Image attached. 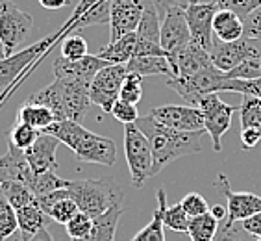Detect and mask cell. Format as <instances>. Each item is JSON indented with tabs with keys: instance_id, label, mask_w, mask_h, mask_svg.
I'll list each match as a JSON object with an SVG mask.
<instances>
[{
	"instance_id": "obj_1",
	"label": "cell",
	"mask_w": 261,
	"mask_h": 241,
	"mask_svg": "<svg viewBox=\"0 0 261 241\" xmlns=\"http://www.w3.org/2000/svg\"><path fill=\"white\" fill-rule=\"evenodd\" d=\"M150 143L152 158H154V175L165 169L169 163L180 160L184 156L202 152V137L206 130L198 132H180L160 125L150 115L139 117L136 123Z\"/></svg>"
},
{
	"instance_id": "obj_2",
	"label": "cell",
	"mask_w": 261,
	"mask_h": 241,
	"mask_svg": "<svg viewBox=\"0 0 261 241\" xmlns=\"http://www.w3.org/2000/svg\"><path fill=\"white\" fill-rule=\"evenodd\" d=\"M45 134L67 145L82 163L113 167L117 163V145L110 137L87 130L78 120H54Z\"/></svg>"
},
{
	"instance_id": "obj_3",
	"label": "cell",
	"mask_w": 261,
	"mask_h": 241,
	"mask_svg": "<svg viewBox=\"0 0 261 241\" xmlns=\"http://www.w3.org/2000/svg\"><path fill=\"white\" fill-rule=\"evenodd\" d=\"M89 84L56 78L45 89L28 97L32 102L50 108L56 120H78L80 123L89 111Z\"/></svg>"
},
{
	"instance_id": "obj_4",
	"label": "cell",
	"mask_w": 261,
	"mask_h": 241,
	"mask_svg": "<svg viewBox=\"0 0 261 241\" xmlns=\"http://www.w3.org/2000/svg\"><path fill=\"white\" fill-rule=\"evenodd\" d=\"M69 195L78 204L82 213L91 219L102 215L113 204L122 202V189L117 184L102 178H86V180H69Z\"/></svg>"
},
{
	"instance_id": "obj_5",
	"label": "cell",
	"mask_w": 261,
	"mask_h": 241,
	"mask_svg": "<svg viewBox=\"0 0 261 241\" xmlns=\"http://www.w3.org/2000/svg\"><path fill=\"white\" fill-rule=\"evenodd\" d=\"M228 80L230 78H228L226 73H222L215 65H211L207 69L200 70V73H196V75L169 78L167 86L174 89L189 106H198V102L206 95L226 91Z\"/></svg>"
},
{
	"instance_id": "obj_6",
	"label": "cell",
	"mask_w": 261,
	"mask_h": 241,
	"mask_svg": "<svg viewBox=\"0 0 261 241\" xmlns=\"http://www.w3.org/2000/svg\"><path fill=\"white\" fill-rule=\"evenodd\" d=\"M124 154L132 176V186L141 189L154 176V158L150 143L136 123L124 125Z\"/></svg>"
},
{
	"instance_id": "obj_7",
	"label": "cell",
	"mask_w": 261,
	"mask_h": 241,
	"mask_svg": "<svg viewBox=\"0 0 261 241\" xmlns=\"http://www.w3.org/2000/svg\"><path fill=\"white\" fill-rule=\"evenodd\" d=\"M34 19L13 2V0H0V41L4 45L8 56L15 52L30 35Z\"/></svg>"
},
{
	"instance_id": "obj_8",
	"label": "cell",
	"mask_w": 261,
	"mask_h": 241,
	"mask_svg": "<svg viewBox=\"0 0 261 241\" xmlns=\"http://www.w3.org/2000/svg\"><path fill=\"white\" fill-rule=\"evenodd\" d=\"M198 108L202 110V115H204V130L210 136L213 151L221 152L222 149L221 137L230 130L236 108L222 101L217 93H211V95L204 97L198 102Z\"/></svg>"
},
{
	"instance_id": "obj_9",
	"label": "cell",
	"mask_w": 261,
	"mask_h": 241,
	"mask_svg": "<svg viewBox=\"0 0 261 241\" xmlns=\"http://www.w3.org/2000/svg\"><path fill=\"white\" fill-rule=\"evenodd\" d=\"M211 61L222 73H230L243 61L261 58V41L252 39L243 35L241 39L231 41V43H222L219 39H213V46L210 51Z\"/></svg>"
},
{
	"instance_id": "obj_10",
	"label": "cell",
	"mask_w": 261,
	"mask_h": 241,
	"mask_svg": "<svg viewBox=\"0 0 261 241\" xmlns=\"http://www.w3.org/2000/svg\"><path fill=\"white\" fill-rule=\"evenodd\" d=\"M128 75L126 65H108L98 70L91 82L89 99L91 104L102 108V111L111 113V108L121 99V89Z\"/></svg>"
},
{
	"instance_id": "obj_11",
	"label": "cell",
	"mask_w": 261,
	"mask_h": 241,
	"mask_svg": "<svg viewBox=\"0 0 261 241\" xmlns=\"http://www.w3.org/2000/svg\"><path fill=\"white\" fill-rule=\"evenodd\" d=\"M161 49L167 52V60H172L178 52L191 43V32L187 25L186 8H169L161 15Z\"/></svg>"
},
{
	"instance_id": "obj_12",
	"label": "cell",
	"mask_w": 261,
	"mask_h": 241,
	"mask_svg": "<svg viewBox=\"0 0 261 241\" xmlns=\"http://www.w3.org/2000/svg\"><path fill=\"white\" fill-rule=\"evenodd\" d=\"M215 189L219 193L226 197L228 206L226 211L228 215L224 221L228 225H236V223H241L248 217L256 215L261 211V197L254 195V193H246V191H231L230 180L224 173H219L215 180Z\"/></svg>"
},
{
	"instance_id": "obj_13",
	"label": "cell",
	"mask_w": 261,
	"mask_h": 241,
	"mask_svg": "<svg viewBox=\"0 0 261 241\" xmlns=\"http://www.w3.org/2000/svg\"><path fill=\"white\" fill-rule=\"evenodd\" d=\"M58 37H60V34H54L50 37H46V39L37 41V43H34V45L24 49V51L13 52L11 56L0 60V89H6L8 86H11L13 80L19 78L28 69V65H32L37 58H41L43 54L50 51L52 43Z\"/></svg>"
},
{
	"instance_id": "obj_14",
	"label": "cell",
	"mask_w": 261,
	"mask_h": 241,
	"mask_svg": "<svg viewBox=\"0 0 261 241\" xmlns=\"http://www.w3.org/2000/svg\"><path fill=\"white\" fill-rule=\"evenodd\" d=\"M148 115L160 125L180 132H198L204 130V115L198 106H178L165 104L152 108Z\"/></svg>"
},
{
	"instance_id": "obj_15",
	"label": "cell",
	"mask_w": 261,
	"mask_h": 241,
	"mask_svg": "<svg viewBox=\"0 0 261 241\" xmlns=\"http://www.w3.org/2000/svg\"><path fill=\"white\" fill-rule=\"evenodd\" d=\"M217 11H219V8L210 0H200V2L189 4L186 8L191 41L196 45H200L202 49H206V51H211L213 39H215V35H213V19H215Z\"/></svg>"
},
{
	"instance_id": "obj_16",
	"label": "cell",
	"mask_w": 261,
	"mask_h": 241,
	"mask_svg": "<svg viewBox=\"0 0 261 241\" xmlns=\"http://www.w3.org/2000/svg\"><path fill=\"white\" fill-rule=\"evenodd\" d=\"M148 0H111L110 43L137 30Z\"/></svg>"
},
{
	"instance_id": "obj_17",
	"label": "cell",
	"mask_w": 261,
	"mask_h": 241,
	"mask_svg": "<svg viewBox=\"0 0 261 241\" xmlns=\"http://www.w3.org/2000/svg\"><path fill=\"white\" fill-rule=\"evenodd\" d=\"M137 46L136 56H165L167 52L161 49V15L158 11L156 4L148 0L141 17V22L137 26Z\"/></svg>"
},
{
	"instance_id": "obj_18",
	"label": "cell",
	"mask_w": 261,
	"mask_h": 241,
	"mask_svg": "<svg viewBox=\"0 0 261 241\" xmlns=\"http://www.w3.org/2000/svg\"><path fill=\"white\" fill-rule=\"evenodd\" d=\"M110 63L106 60H102L100 56H84L80 60H65V58H58L54 61V76L60 80H70V82H82V84H89L93 82L95 75L98 70H102L104 67H108Z\"/></svg>"
},
{
	"instance_id": "obj_19",
	"label": "cell",
	"mask_w": 261,
	"mask_h": 241,
	"mask_svg": "<svg viewBox=\"0 0 261 241\" xmlns=\"http://www.w3.org/2000/svg\"><path fill=\"white\" fill-rule=\"evenodd\" d=\"M241 117V147L254 149L261 141V99L254 95H243L239 106Z\"/></svg>"
},
{
	"instance_id": "obj_20",
	"label": "cell",
	"mask_w": 261,
	"mask_h": 241,
	"mask_svg": "<svg viewBox=\"0 0 261 241\" xmlns=\"http://www.w3.org/2000/svg\"><path fill=\"white\" fill-rule=\"evenodd\" d=\"M169 63H171V69H172L171 78L196 75V73H200V70L213 65L210 51L202 49L200 45H196L193 41L187 46H184L172 60H169Z\"/></svg>"
},
{
	"instance_id": "obj_21",
	"label": "cell",
	"mask_w": 261,
	"mask_h": 241,
	"mask_svg": "<svg viewBox=\"0 0 261 241\" xmlns=\"http://www.w3.org/2000/svg\"><path fill=\"white\" fill-rule=\"evenodd\" d=\"M60 141L56 137L41 132L34 145L24 151V158L34 173H50L58 169V160H56V149Z\"/></svg>"
},
{
	"instance_id": "obj_22",
	"label": "cell",
	"mask_w": 261,
	"mask_h": 241,
	"mask_svg": "<svg viewBox=\"0 0 261 241\" xmlns=\"http://www.w3.org/2000/svg\"><path fill=\"white\" fill-rule=\"evenodd\" d=\"M110 10L111 0H80L70 17L69 28L80 30L86 26L106 25V22L110 25Z\"/></svg>"
},
{
	"instance_id": "obj_23",
	"label": "cell",
	"mask_w": 261,
	"mask_h": 241,
	"mask_svg": "<svg viewBox=\"0 0 261 241\" xmlns=\"http://www.w3.org/2000/svg\"><path fill=\"white\" fill-rule=\"evenodd\" d=\"M122 213H124V206L122 202H117L106 213L93 219V228L86 237L72 241H115L117 226H119Z\"/></svg>"
},
{
	"instance_id": "obj_24",
	"label": "cell",
	"mask_w": 261,
	"mask_h": 241,
	"mask_svg": "<svg viewBox=\"0 0 261 241\" xmlns=\"http://www.w3.org/2000/svg\"><path fill=\"white\" fill-rule=\"evenodd\" d=\"M213 35L222 43L241 39L245 35V20L230 10H219L213 19Z\"/></svg>"
},
{
	"instance_id": "obj_25",
	"label": "cell",
	"mask_w": 261,
	"mask_h": 241,
	"mask_svg": "<svg viewBox=\"0 0 261 241\" xmlns=\"http://www.w3.org/2000/svg\"><path fill=\"white\" fill-rule=\"evenodd\" d=\"M17 211V221H19V241H26L34 237L37 232H41L43 228H46L48 219L45 211L41 210L39 202L37 204H30V206L19 208Z\"/></svg>"
},
{
	"instance_id": "obj_26",
	"label": "cell",
	"mask_w": 261,
	"mask_h": 241,
	"mask_svg": "<svg viewBox=\"0 0 261 241\" xmlns=\"http://www.w3.org/2000/svg\"><path fill=\"white\" fill-rule=\"evenodd\" d=\"M136 46H137V34H126L124 37L117 41H111L98 52L102 60H106L110 65H126L128 61L136 56Z\"/></svg>"
},
{
	"instance_id": "obj_27",
	"label": "cell",
	"mask_w": 261,
	"mask_h": 241,
	"mask_svg": "<svg viewBox=\"0 0 261 241\" xmlns=\"http://www.w3.org/2000/svg\"><path fill=\"white\" fill-rule=\"evenodd\" d=\"M128 73H136L141 78L154 75H165L171 78L172 69L171 63L165 56H134L128 63H126Z\"/></svg>"
},
{
	"instance_id": "obj_28",
	"label": "cell",
	"mask_w": 261,
	"mask_h": 241,
	"mask_svg": "<svg viewBox=\"0 0 261 241\" xmlns=\"http://www.w3.org/2000/svg\"><path fill=\"white\" fill-rule=\"evenodd\" d=\"M56 120L54 113H52L50 108H46L43 104H37V102H32L30 99H26L22 104H20L19 111H17V123H24V125H30L37 130H45Z\"/></svg>"
},
{
	"instance_id": "obj_29",
	"label": "cell",
	"mask_w": 261,
	"mask_h": 241,
	"mask_svg": "<svg viewBox=\"0 0 261 241\" xmlns=\"http://www.w3.org/2000/svg\"><path fill=\"white\" fill-rule=\"evenodd\" d=\"M24 184L28 186V189L37 197V201L43 199V197L50 195L54 191L63 189V187L69 186V180L65 178H60L54 171L50 173H34L30 169V173L26 175Z\"/></svg>"
},
{
	"instance_id": "obj_30",
	"label": "cell",
	"mask_w": 261,
	"mask_h": 241,
	"mask_svg": "<svg viewBox=\"0 0 261 241\" xmlns=\"http://www.w3.org/2000/svg\"><path fill=\"white\" fill-rule=\"evenodd\" d=\"M156 197H158V210L154 213V217H152V221L143 230L137 232L132 241H165V230H163L165 228V225H163V208L167 204L165 189H158Z\"/></svg>"
},
{
	"instance_id": "obj_31",
	"label": "cell",
	"mask_w": 261,
	"mask_h": 241,
	"mask_svg": "<svg viewBox=\"0 0 261 241\" xmlns=\"http://www.w3.org/2000/svg\"><path fill=\"white\" fill-rule=\"evenodd\" d=\"M0 193L8 199L11 206L19 210V208H24V206H30V204H37V197L28 189L24 182H19V180H8L4 182L2 186H0Z\"/></svg>"
},
{
	"instance_id": "obj_32",
	"label": "cell",
	"mask_w": 261,
	"mask_h": 241,
	"mask_svg": "<svg viewBox=\"0 0 261 241\" xmlns=\"http://www.w3.org/2000/svg\"><path fill=\"white\" fill-rule=\"evenodd\" d=\"M219 226H221V221H217L211 213H206V215L189 219L187 234H189L191 241H213Z\"/></svg>"
},
{
	"instance_id": "obj_33",
	"label": "cell",
	"mask_w": 261,
	"mask_h": 241,
	"mask_svg": "<svg viewBox=\"0 0 261 241\" xmlns=\"http://www.w3.org/2000/svg\"><path fill=\"white\" fill-rule=\"evenodd\" d=\"M41 136V130L34 128L30 125H24V123H17L13 128L10 130V136H8V143L13 145L19 151H26L34 145L37 137Z\"/></svg>"
},
{
	"instance_id": "obj_34",
	"label": "cell",
	"mask_w": 261,
	"mask_h": 241,
	"mask_svg": "<svg viewBox=\"0 0 261 241\" xmlns=\"http://www.w3.org/2000/svg\"><path fill=\"white\" fill-rule=\"evenodd\" d=\"M17 230H19V221L15 208L0 193V241L11 237Z\"/></svg>"
},
{
	"instance_id": "obj_35",
	"label": "cell",
	"mask_w": 261,
	"mask_h": 241,
	"mask_svg": "<svg viewBox=\"0 0 261 241\" xmlns=\"http://www.w3.org/2000/svg\"><path fill=\"white\" fill-rule=\"evenodd\" d=\"M189 219H191V217L184 211L180 202H176V204H172V206H167L165 204V208H163V225H165L167 228H171V230L186 232L187 234Z\"/></svg>"
},
{
	"instance_id": "obj_36",
	"label": "cell",
	"mask_w": 261,
	"mask_h": 241,
	"mask_svg": "<svg viewBox=\"0 0 261 241\" xmlns=\"http://www.w3.org/2000/svg\"><path fill=\"white\" fill-rule=\"evenodd\" d=\"M61 58L65 60H80L84 56H87V41L78 34L67 35L65 39L61 41Z\"/></svg>"
},
{
	"instance_id": "obj_37",
	"label": "cell",
	"mask_w": 261,
	"mask_h": 241,
	"mask_svg": "<svg viewBox=\"0 0 261 241\" xmlns=\"http://www.w3.org/2000/svg\"><path fill=\"white\" fill-rule=\"evenodd\" d=\"M210 2H213L219 10L233 11V13H237L243 20L261 6V0H210Z\"/></svg>"
},
{
	"instance_id": "obj_38",
	"label": "cell",
	"mask_w": 261,
	"mask_h": 241,
	"mask_svg": "<svg viewBox=\"0 0 261 241\" xmlns=\"http://www.w3.org/2000/svg\"><path fill=\"white\" fill-rule=\"evenodd\" d=\"M143 99V78L136 73H128L121 89V101L136 106Z\"/></svg>"
},
{
	"instance_id": "obj_39",
	"label": "cell",
	"mask_w": 261,
	"mask_h": 241,
	"mask_svg": "<svg viewBox=\"0 0 261 241\" xmlns=\"http://www.w3.org/2000/svg\"><path fill=\"white\" fill-rule=\"evenodd\" d=\"M78 204H76L70 197H67V199H61V201H58L54 204V206L50 208V211H48V217H50L52 221L60 223V225H67V223L72 219V217L78 213Z\"/></svg>"
},
{
	"instance_id": "obj_40",
	"label": "cell",
	"mask_w": 261,
	"mask_h": 241,
	"mask_svg": "<svg viewBox=\"0 0 261 241\" xmlns=\"http://www.w3.org/2000/svg\"><path fill=\"white\" fill-rule=\"evenodd\" d=\"M226 75L228 78H236V80H257L261 78V58L243 61L241 65H237Z\"/></svg>"
},
{
	"instance_id": "obj_41",
	"label": "cell",
	"mask_w": 261,
	"mask_h": 241,
	"mask_svg": "<svg viewBox=\"0 0 261 241\" xmlns=\"http://www.w3.org/2000/svg\"><path fill=\"white\" fill-rule=\"evenodd\" d=\"M180 204H181V208H184V211H186L191 219L193 217H200V215L210 213V204H207V201L200 193H187L180 201Z\"/></svg>"
},
{
	"instance_id": "obj_42",
	"label": "cell",
	"mask_w": 261,
	"mask_h": 241,
	"mask_svg": "<svg viewBox=\"0 0 261 241\" xmlns=\"http://www.w3.org/2000/svg\"><path fill=\"white\" fill-rule=\"evenodd\" d=\"M65 228L70 239H82V237H86L91 232V228H93V219H91L89 215H86V213L78 211V213L67 223Z\"/></svg>"
},
{
	"instance_id": "obj_43",
	"label": "cell",
	"mask_w": 261,
	"mask_h": 241,
	"mask_svg": "<svg viewBox=\"0 0 261 241\" xmlns=\"http://www.w3.org/2000/svg\"><path fill=\"white\" fill-rule=\"evenodd\" d=\"M111 115L115 117L119 123H122V125H130V123H137L139 111H137V108L134 104L119 99V101L113 104V108H111Z\"/></svg>"
},
{
	"instance_id": "obj_44",
	"label": "cell",
	"mask_w": 261,
	"mask_h": 241,
	"mask_svg": "<svg viewBox=\"0 0 261 241\" xmlns=\"http://www.w3.org/2000/svg\"><path fill=\"white\" fill-rule=\"evenodd\" d=\"M226 91L241 93V95H254L261 99V78H257V80H236V78H230L226 84Z\"/></svg>"
},
{
	"instance_id": "obj_45",
	"label": "cell",
	"mask_w": 261,
	"mask_h": 241,
	"mask_svg": "<svg viewBox=\"0 0 261 241\" xmlns=\"http://www.w3.org/2000/svg\"><path fill=\"white\" fill-rule=\"evenodd\" d=\"M248 236L250 234L243 230V226L228 225L226 221H222L213 241H248Z\"/></svg>"
},
{
	"instance_id": "obj_46",
	"label": "cell",
	"mask_w": 261,
	"mask_h": 241,
	"mask_svg": "<svg viewBox=\"0 0 261 241\" xmlns=\"http://www.w3.org/2000/svg\"><path fill=\"white\" fill-rule=\"evenodd\" d=\"M245 35L261 41V6L245 19Z\"/></svg>"
},
{
	"instance_id": "obj_47",
	"label": "cell",
	"mask_w": 261,
	"mask_h": 241,
	"mask_svg": "<svg viewBox=\"0 0 261 241\" xmlns=\"http://www.w3.org/2000/svg\"><path fill=\"white\" fill-rule=\"evenodd\" d=\"M241 226H243V230L248 232L250 236L261 237V211L256 213V215L245 219V221H241Z\"/></svg>"
},
{
	"instance_id": "obj_48",
	"label": "cell",
	"mask_w": 261,
	"mask_h": 241,
	"mask_svg": "<svg viewBox=\"0 0 261 241\" xmlns=\"http://www.w3.org/2000/svg\"><path fill=\"white\" fill-rule=\"evenodd\" d=\"M152 2L156 4L160 15H163L165 10H169V8H174V6H178V8H187L189 4H195V2H200V0H152Z\"/></svg>"
},
{
	"instance_id": "obj_49",
	"label": "cell",
	"mask_w": 261,
	"mask_h": 241,
	"mask_svg": "<svg viewBox=\"0 0 261 241\" xmlns=\"http://www.w3.org/2000/svg\"><path fill=\"white\" fill-rule=\"evenodd\" d=\"M39 4L46 10H60L70 4V0H39Z\"/></svg>"
},
{
	"instance_id": "obj_50",
	"label": "cell",
	"mask_w": 261,
	"mask_h": 241,
	"mask_svg": "<svg viewBox=\"0 0 261 241\" xmlns=\"http://www.w3.org/2000/svg\"><path fill=\"white\" fill-rule=\"evenodd\" d=\"M210 213L213 217H215L217 221H224V219H226V215H228V211H226V208L224 206H221V204H215V206L213 208H210Z\"/></svg>"
},
{
	"instance_id": "obj_51",
	"label": "cell",
	"mask_w": 261,
	"mask_h": 241,
	"mask_svg": "<svg viewBox=\"0 0 261 241\" xmlns=\"http://www.w3.org/2000/svg\"><path fill=\"white\" fill-rule=\"evenodd\" d=\"M26 241H54V237H52V234L46 228H43L41 232H37L34 237H30V239H26Z\"/></svg>"
},
{
	"instance_id": "obj_52",
	"label": "cell",
	"mask_w": 261,
	"mask_h": 241,
	"mask_svg": "<svg viewBox=\"0 0 261 241\" xmlns=\"http://www.w3.org/2000/svg\"><path fill=\"white\" fill-rule=\"evenodd\" d=\"M4 58H8V52H6L4 45H2V41H0V60H4Z\"/></svg>"
},
{
	"instance_id": "obj_53",
	"label": "cell",
	"mask_w": 261,
	"mask_h": 241,
	"mask_svg": "<svg viewBox=\"0 0 261 241\" xmlns=\"http://www.w3.org/2000/svg\"><path fill=\"white\" fill-rule=\"evenodd\" d=\"M256 241H261V237H257V239H256Z\"/></svg>"
}]
</instances>
